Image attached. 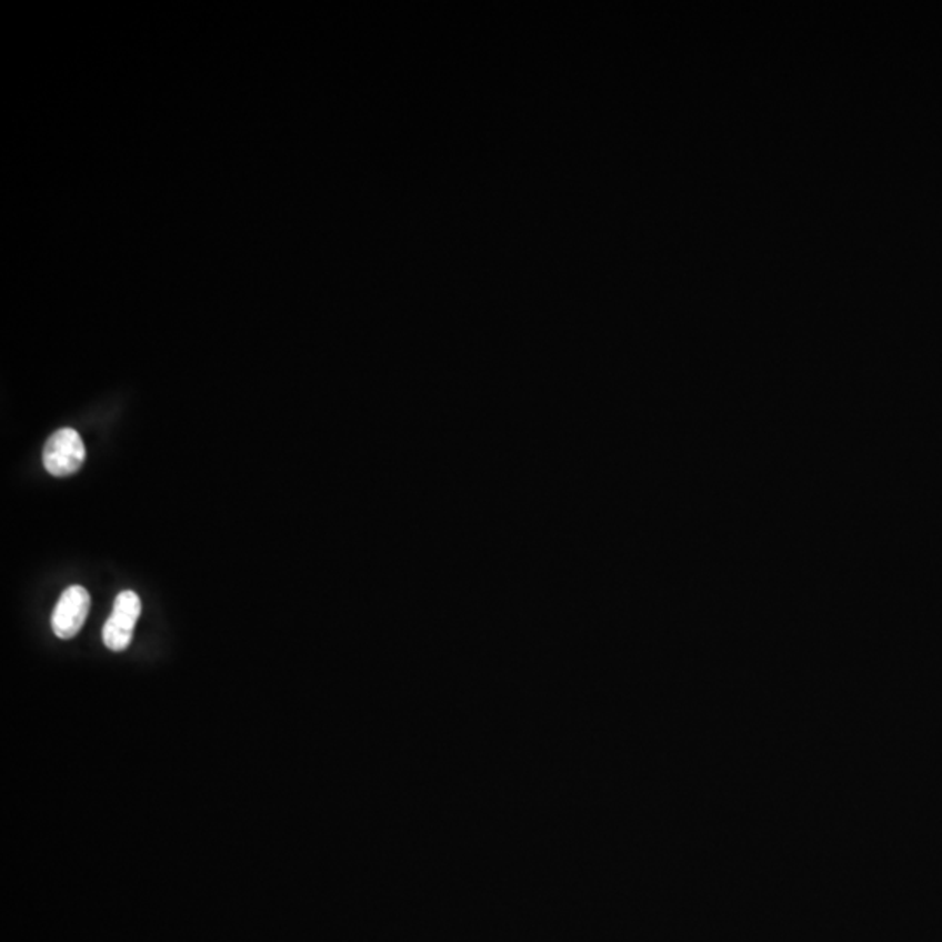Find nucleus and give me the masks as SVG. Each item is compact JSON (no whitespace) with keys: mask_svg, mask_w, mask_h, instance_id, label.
<instances>
[{"mask_svg":"<svg viewBox=\"0 0 942 942\" xmlns=\"http://www.w3.org/2000/svg\"><path fill=\"white\" fill-rule=\"evenodd\" d=\"M142 613L139 595L127 590L116 598L114 610L103 625V642L110 651H124L133 639L134 625Z\"/></svg>","mask_w":942,"mask_h":942,"instance_id":"2","label":"nucleus"},{"mask_svg":"<svg viewBox=\"0 0 942 942\" xmlns=\"http://www.w3.org/2000/svg\"><path fill=\"white\" fill-rule=\"evenodd\" d=\"M90 593L82 587H69L61 593L53 613V630L57 638L72 639L73 635H78L90 613Z\"/></svg>","mask_w":942,"mask_h":942,"instance_id":"3","label":"nucleus"},{"mask_svg":"<svg viewBox=\"0 0 942 942\" xmlns=\"http://www.w3.org/2000/svg\"><path fill=\"white\" fill-rule=\"evenodd\" d=\"M86 449L81 435L72 428H61L49 437L44 445L46 470L54 477L73 475L84 463Z\"/></svg>","mask_w":942,"mask_h":942,"instance_id":"1","label":"nucleus"}]
</instances>
